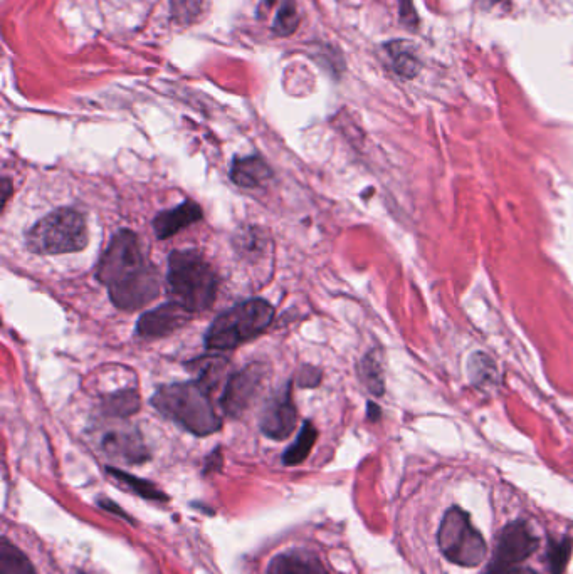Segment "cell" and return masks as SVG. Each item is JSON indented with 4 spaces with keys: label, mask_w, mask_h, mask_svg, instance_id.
I'll return each mask as SVG.
<instances>
[{
    "label": "cell",
    "mask_w": 573,
    "mask_h": 574,
    "mask_svg": "<svg viewBox=\"0 0 573 574\" xmlns=\"http://www.w3.org/2000/svg\"><path fill=\"white\" fill-rule=\"evenodd\" d=\"M79 574H85V573H79Z\"/></svg>",
    "instance_id": "cell-33"
},
{
    "label": "cell",
    "mask_w": 573,
    "mask_h": 574,
    "mask_svg": "<svg viewBox=\"0 0 573 574\" xmlns=\"http://www.w3.org/2000/svg\"><path fill=\"white\" fill-rule=\"evenodd\" d=\"M101 449L113 459L123 460L127 464H142L150 457L142 435L135 428L106 432L101 439Z\"/></svg>",
    "instance_id": "cell-12"
},
{
    "label": "cell",
    "mask_w": 573,
    "mask_h": 574,
    "mask_svg": "<svg viewBox=\"0 0 573 574\" xmlns=\"http://www.w3.org/2000/svg\"><path fill=\"white\" fill-rule=\"evenodd\" d=\"M572 556V541L568 538L552 541L548 548V563L553 574H562Z\"/></svg>",
    "instance_id": "cell-26"
},
{
    "label": "cell",
    "mask_w": 573,
    "mask_h": 574,
    "mask_svg": "<svg viewBox=\"0 0 573 574\" xmlns=\"http://www.w3.org/2000/svg\"><path fill=\"white\" fill-rule=\"evenodd\" d=\"M367 415L372 422H377L380 417H382V410H380L379 405H375L374 402H368L367 405Z\"/></svg>",
    "instance_id": "cell-29"
},
{
    "label": "cell",
    "mask_w": 573,
    "mask_h": 574,
    "mask_svg": "<svg viewBox=\"0 0 573 574\" xmlns=\"http://www.w3.org/2000/svg\"><path fill=\"white\" fill-rule=\"evenodd\" d=\"M108 472L115 477L116 481H120L121 484L130 487L133 492H137L138 496L145 497V499H152V501H163V499H167L163 492L158 491L157 487L153 486L152 482L138 479L135 475L127 474V472L115 469V467H108Z\"/></svg>",
    "instance_id": "cell-23"
},
{
    "label": "cell",
    "mask_w": 573,
    "mask_h": 574,
    "mask_svg": "<svg viewBox=\"0 0 573 574\" xmlns=\"http://www.w3.org/2000/svg\"><path fill=\"white\" fill-rule=\"evenodd\" d=\"M88 225L78 210H54L27 230L26 246L39 256H59L83 251L88 246Z\"/></svg>",
    "instance_id": "cell-4"
},
{
    "label": "cell",
    "mask_w": 573,
    "mask_h": 574,
    "mask_svg": "<svg viewBox=\"0 0 573 574\" xmlns=\"http://www.w3.org/2000/svg\"><path fill=\"white\" fill-rule=\"evenodd\" d=\"M202 217H204V212L199 204H195L192 200H185L175 209L165 210L162 214H158L153 220V230L158 239L165 241L179 234L180 230H184L185 227L199 222Z\"/></svg>",
    "instance_id": "cell-13"
},
{
    "label": "cell",
    "mask_w": 573,
    "mask_h": 574,
    "mask_svg": "<svg viewBox=\"0 0 573 574\" xmlns=\"http://www.w3.org/2000/svg\"><path fill=\"white\" fill-rule=\"evenodd\" d=\"M0 574H36L26 554L6 538L0 543Z\"/></svg>",
    "instance_id": "cell-20"
},
{
    "label": "cell",
    "mask_w": 573,
    "mask_h": 574,
    "mask_svg": "<svg viewBox=\"0 0 573 574\" xmlns=\"http://www.w3.org/2000/svg\"><path fill=\"white\" fill-rule=\"evenodd\" d=\"M538 548V539L526 522H511L501 534L495 558L486 574H505Z\"/></svg>",
    "instance_id": "cell-8"
},
{
    "label": "cell",
    "mask_w": 573,
    "mask_h": 574,
    "mask_svg": "<svg viewBox=\"0 0 573 574\" xmlns=\"http://www.w3.org/2000/svg\"><path fill=\"white\" fill-rule=\"evenodd\" d=\"M266 373V366L259 363H253L234 373L227 380L226 390L222 393L221 407L224 413L232 418L241 417L261 392Z\"/></svg>",
    "instance_id": "cell-9"
},
{
    "label": "cell",
    "mask_w": 573,
    "mask_h": 574,
    "mask_svg": "<svg viewBox=\"0 0 573 574\" xmlns=\"http://www.w3.org/2000/svg\"><path fill=\"white\" fill-rule=\"evenodd\" d=\"M273 178V170L258 155L236 158L232 162L231 180L242 188L263 187Z\"/></svg>",
    "instance_id": "cell-14"
},
{
    "label": "cell",
    "mask_w": 573,
    "mask_h": 574,
    "mask_svg": "<svg viewBox=\"0 0 573 574\" xmlns=\"http://www.w3.org/2000/svg\"><path fill=\"white\" fill-rule=\"evenodd\" d=\"M169 294L175 303L200 313L211 308L217 296V274L200 252L185 249L169 257Z\"/></svg>",
    "instance_id": "cell-2"
},
{
    "label": "cell",
    "mask_w": 573,
    "mask_h": 574,
    "mask_svg": "<svg viewBox=\"0 0 573 574\" xmlns=\"http://www.w3.org/2000/svg\"><path fill=\"white\" fill-rule=\"evenodd\" d=\"M505 574H538L535 573V571H533V569H528V568H513L510 569V571H508V573Z\"/></svg>",
    "instance_id": "cell-31"
},
{
    "label": "cell",
    "mask_w": 573,
    "mask_h": 574,
    "mask_svg": "<svg viewBox=\"0 0 573 574\" xmlns=\"http://www.w3.org/2000/svg\"><path fill=\"white\" fill-rule=\"evenodd\" d=\"M197 383L206 388L207 392L211 393L216 390L217 385H219V380H221L222 373L226 370L227 360L224 358H200L197 360Z\"/></svg>",
    "instance_id": "cell-22"
},
{
    "label": "cell",
    "mask_w": 573,
    "mask_h": 574,
    "mask_svg": "<svg viewBox=\"0 0 573 574\" xmlns=\"http://www.w3.org/2000/svg\"><path fill=\"white\" fill-rule=\"evenodd\" d=\"M206 0H172V16L179 24H192L204 12Z\"/></svg>",
    "instance_id": "cell-25"
},
{
    "label": "cell",
    "mask_w": 573,
    "mask_h": 574,
    "mask_svg": "<svg viewBox=\"0 0 573 574\" xmlns=\"http://www.w3.org/2000/svg\"><path fill=\"white\" fill-rule=\"evenodd\" d=\"M384 47L392 68L400 78L412 79L421 73V61L417 58L416 49L411 42L390 41Z\"/></svg>",
    "instance_id": "cell-17"
},
{
    "label": "cell",
    "mask_w": 573,
    "mask_h": 574,
    "mask_svg": "<svg viewBox=\"0 0 573 574\" xmlns=\"http://www.w3.org/2000/svg\"><path fill=\"white\" fill-rule=\"evenodd\" d=\"M148 264L150 262L145 261L138 235L128 229L118 230L111 237L110 244L96 267V279L106 287L115 286L118 282L135 276Z\"/></svg>",
    "instance_id": "cell-6"
},
{
    "label": "cell",
    "mask_w": 573,
    "mask_h": 574,
    "mask_svg": "<svg viewBox=\"0 0 573 574\" xmlns=\"http://www.w3.org/2000/svg\"><path fill=\"white\" fill-rule=\"evenodd\" d=\"M291 387L293 383H288L286 387L281 388L264 407L263 415H261V430L269 439H288L296 430L298 412L293 403Z\"/></svg>",
    "instance_id": "cell-10"
},
{
    "label": "cell",
    "mask_w": 573,
    "mask_h": 574,
    "mask_svg": "<svg viewBox=\"0 0 573 574\" xmlns=\"http://www.w3.org/2000/svg\"><path fill=\"white\" fill-rule=\"evenodd\" d=\"M298 24H300V16H298L295 0H283V6L279 7L278 14L274 17V34L283 37L291 36L298 29Z\"/></svg>",
    "instance_id": "cell-24"
},
{
    "label": "cell",
    "mask_w": 573,
    "mask_h": 574,
    "mask_svg": "<svg viewBox=\"0 0 573 574\" xmlns=\"http://www.w3.org/2000/svg\"><path fill=\"white\" fill-rule=\"evenodd\" d=\"M152 405L157 412L197 437H207L221 430V418L214 408L211 393L197 381L158 388L152 397Z\"/></svg>",
    "instance_id": "cell-1"
},
{
    "label": "cell",
    "mask_w": 573,
    "mask_h": 574,
    "mask_svg": "<svg viewBox=\"0 0 573 574\" xmlns=\"http://www.w3.org/2000/svg\"><path fill=\"white\" fill-rule=\"evenodd\" d=\"M321 376H323V373H321L320 368L303 366L300 370V375L296 378V383L301 388H315L320 385Z\"/></svg>",
    "instance_id": "cell-27"
},
{
    "label": "cell",
    "mask_w": 573,
    "mask_h": 574,
    "mask_svg": "<svg viewBox=\"0 0 573 574\" xmlns=\"http://www.w3.org/2000/svg\"><path fill=\"white\" fill-rule=\"evenodd\" d=\"M489 2H491V6H493V4H496V2H500V0H489Z\"/></svg>",
    "instance_id": "cell-32"
},
{
    "label": "cell",
    "mask_w": 573,
    "mask_h": 574,
    "mask_svg": "<svg viewBox=\"0 0 573 574\" xmlns=\"http://www.w3.org/2000/svg\"><path fill=\"white\" fill-rule=\"evenodd\" d=\"M399 12L400 21L404 22L405 26L416 29L417 24H419V16L414 9V2L412 0H399Z\"/></svg>",
    "instance_id": "cell-28"
},
{
    "label": "cell",
    "mask_w": 573,
    "mask_h": 574,
    "mask_svg": "<svg viewBox=\"0 0 573 574\" xmlns=\"http://www.w3.org/2000/svg\"><path fill=\"white\" fill-rule=\"evenodd\" d=\"M274 308L264 299H249L227 309L207 329L206 348L212 351L234 350L246 341L258 338L271 326Z\"/></svg>",
    "instance_id": "cell-3"
},
{
    "label": "cell",
    "mask_w": 573,
    "mask_h": 574,
    "mask_svg": "<svg viewBox=\"0 0 573 574\" xmlns=\"http://www.w3.org/2000/svg\"><path fill=\"white\" fill-rule=\"evenodd\" d=\"M358 373L362 378L363 385L367 387L368 392L375 397H382L385 393V371L382 363V355L379 351H370L363 356L358 366Z\"/></svg>",
    "instance_id": "cell-18"
},
{
    "label": "cell",
    "mask_w": 573,
    "mask_h": 574,
    "mask_svg": "<svg viewBox=\"0 0 573 574\" xmlns=\"http://www.w3.org/2000/svg\"><path fill=\"white\" fill-rule=\"evenodd\" d=\"M268 574H328V571L315 554L290 551L279 554L271 561Z\"/></svg>",
    "instance_id": "cell-15"
},
{
    "label": "cell",
    "mask_w": 573,
    "mask_h": 574,
    "mask_svg": "<svg viewBox=\"0 0 573 574\" xmlns=\"http://www.w3.org/2000/svg\"><path fill=\"white\" fill-rule=\"evenodd\" d=\"M318 439V432H316L315 425L311 422L303 423L298 439L295 444L291 445L290 449L286 450L283 455V462L286 465H298L310 455L313 445Z\"/></svg>",
    "instance_id": "cell-21"
},
{
    "label": "cell",
    "mask_w": 573,
    "mask_h": 574,
    "mask_svg": "<svg viewBox=\"0 0 573 574\" xmlns=\"http://www.w3.org/2000/svg\"><path fill=\"white\" fill-rule=\"evenodd\" d=\"M160 289H162V279H160L157 267L148 264L135 276L108 287V293H110L111 303L115 304L116 308L123 309V311H135V309L147 306L153 299H157Z\"/></svg>",
    "instance_id": "cell-7"
},
{
    "label": "cell",
    "mask_w": 573,
    "mask_h": 574,
    "mask_svg": "<svg viewBox=\"0 0 573 574\" xmlns=\"http://www.w3.org/2000/svg\"><path fill=\"white\" fill-rule=\"evenodd\" d=\"M140 395L135 390H121L103 398V412L108 417L127 418L140 410Z\"/></svg>",
    "instance_id": "cell-19"
},
{
    "label": "cell",
    "mask_w": 573,
    "mask_h": 574,
    "mask_svg": "<svg viewBox=\"0 0 573 574\" xmlns=\"http://www.w3.org/2000/svg\"><path fill=\"white\" fill-rule=\"evenodd\" d=\"M466 371H468L469 381L473 383L474 387L489 390V388L501 385L500 368L496 365V361L483 351H478V353L469 356Z\"/></svg>",
    "instance_id": "cell-16"
},
{
    "label": "cell",
    "mask_w": 573,
    "mask_h": 574,
    "mask_svg": "<svg viewBox=\"0 0 573 574\" xmlns=\"http://www.w3.org/2000/svg\"><path fill=\"white\" fill-rule=\"evenodd\" d=\"M192 314L194 313H190L189 309H185L179 303L170 301L142 314L138 319L137 334L147 340L165 338L175 333L177 329L184 328L192 319Z\"/></svg>",
    "instance_id": "cell-11"
},
{
    "label": "cell",
    "mask_w": 573,
    "mask_h": 574,
    "mask_svg": "<svg viewBox=\"0 0 573 574\" xmlns=\"http://www.w3.org/2000/svg\"><path fill=\"white\" fill-rule=\"evenodd\" d=\"M11 192H12L11 182H9L7 178H4V180H2V195H4V197H2V207L6 205L7 199H9V195H11Z\"/></svg>",
    "instance_id": "cell-30"
},
{
    "label": "cell",
    "mask_w": 573,
    "mask_h": 574,
    "mask_svg": "<svg viewBox=\"0 0 573 574\" xmlns=\"http://www.w3.org/2000/svg\"><path fill=\"white\" fill-rule=\"evenodd\" d=\"M437 543L451 563L464 568H476L488 554L483 536L471 524L468 514L459 507L446 512L437 534Z\"/></svg>",
    "instance_id": "cell-5"
}]
</instances>
